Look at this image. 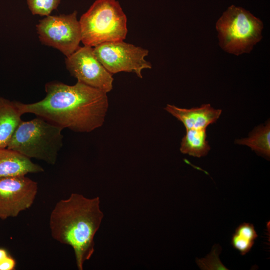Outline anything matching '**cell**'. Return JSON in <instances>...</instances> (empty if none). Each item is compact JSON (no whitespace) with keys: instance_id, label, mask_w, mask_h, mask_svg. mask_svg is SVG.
Returning a JSON list of instances; mask_svg holds the SVG:
<instances>
[{"instance_id":"cell-1","label":"cell","mask_w":270,"mask_h":270,"mask_svg":"<svg viewBox=\"0 0 270 270\" xmlns=\"http://www.w3.org/2000/svg\"><path fill=\"white\" fill-rule=\"evenodd\" d=\"M45 91V98L39 102H18L22 114H33L76 132H90L103 125L108 108L106 92L78 81L72 86L50 82Z\"/></svg>"},{"instance_id":"cell-2","label":"cell","mask_w":270,"mask_h":270,"mask_svg":"<svg viewBox=\"0 0 270 270\" xmlns=\"http://www.w3.org/2000/svg\"><path fill=\"white\" fill-rule=\"evenodd\" d=\"M103 218L98 196L89 198L78 193L59 200L50 213L51 236L72 248L79 270L94 252V238Z\"/></svg>"},{"instance_id":"cell-3","label":"cell","mask_w":270,"mask_h":270,"mask_svg":"<svg viewBox=\"0 0 270 270\" xmlns=\"http://www.w3.org/2000/svg\"><path fill=\"white\" fill-rule=\"evenodd\" d=\"M79 22L82 42L90 47L124 41L128 33L126 16L116 0H96Z\"/></svg>"},{"instance_id":"cell-4","label":"cell","mask_w":270,"mask_h":270,"mask_svg":"<svg viewBox=\"0 0 270 270\" xmlns=\"http://www.w3.org/2000/svg\"><path fill=\"white\" fill-rule=\"evenodd\" d=\"M62 128L37 116L22 121L7 148L30 158L55 164L62 146Z\"/></svg>"},{"instance_id":"cell-5","label":"cell","mask_w":270,"mask_h":270,"mask_svg":"<svg viewBox=\"0 0 270 270\" xmlns=\"http://www.w3.org/2000/svg\"><path fill=\"white\" fill-rule=\"evenodd\" d=\"M220 44L226 51L234 54L248 52L262 38V22L249 12L230 6L216 24Z\"/></svg>"},{"instance_id":"cell-6","label":"cell","mask_w":270,"mask_h":270,"mask_svg":"<svg viewBox=\"0 0 270 270\" xmlns=\"http://www.w3.org/2000/svg\"><path fill=\"white\" fill-rule=\"evenodd\" d=\"M36 27L40 42L58 50L66 57L80 47L82 33L76 10L68 14L46 16Z\"/></svg>"},{"instance_id":"cell-7","label":"cell","mask_w":270,"mask_h":270,"mask_svg":"<svg viewBox=\"0 0 270 270\" xmlns=\"http://www.w3.org/2000/svg\"><path fill=\"white\" fill-rule=\"evenodd\" d=\"M93 49L98 60L112 74L124 72L135 73L142 78V71L152 68L151 64L144 58L148 50L124 41L102 44Z\"/></svg>"},{"instance_id":"cell-8","label":"cell","mask_w":270,"mask_h":270,"mask_svg":"<svg viewBox=\"0 0 270 270\" xmlns=\"http://www.w3.org/2000/svg\"><path fill=\"white\" fill-rule=\"evenodd\" d=\"M66 68L71 76L90 86L106 93L112 89L114 78L96 56L92 47L80 46L66 57Z\"/></svg>"},{"instance_id":"cell-9","label":"cell","mask_w":270,"mask_h":270,"mask_svg":"<svg viewBox=\"0 0 270 270\" xmlns=\"http://www.w3.org/2000/svg\"><path fill=\"white\" fill-rule=\"evenodd\" d=\"M38 183L26 176L0 178V219L16 217L33 204Z\"/></svg>"},{"instance_id":"cell-10","label":"cell","mask_w":270,"mask_h":270,"mask_svg":"<svg viewBox=\"0 0 270 270\" xmlns=\"http://www.w3.org/2000/svg\"><path fill=\"white\" fill-rule=\"evenodd\" d=\"M164 109L180 121L186 130L206 128L208 125L215 122L222 113L221 110L214 109L210 104H204L190 109L168 104Z\"/></svg>"},{"instance_id":"cell-11","label":"cell","mask_w":270,"mask_h":270,"mask_svg":"<svg viewBox=\"0 0 270 270\" xmlns=\"http://www.w3.org/2000/svg\"><path fill=\"white\" fill-rule=\"evenodd\" d=\"M44 170L42 166L21 154L8 148H0V178L26 176Z\"/></svg>"},{"instance_id":"cell-12","label":"cell","mask_w":270,"mask_h":270,"mask_svg":"<svg viewBox=\"0 0 270 270\" xmlns=\"http://www.w3.org/2000/svg\"><path fill=\"white\" fill-rule=\"evenodd\" d=\"M22 115L18 101L0 96V148H7Z\"/></svg>"},{"instance_id":"cell-13","label":"cell","mask_w":270,"mask_h":270,"mask_svg":"<svg viewBox=\"0 0 270 270\" xmlns=\"http://www.w3.org/2000/svg\"><path fill=\"white\" fill-rule=\"evenodd\" d=\"M186 130V134L182 140L180 152L198 158L206 156L210 150L206 140V128Z\"/></svg>"},{"instance_id":"cell-14","label":"cell","mask_w":270,"mask_h":270,"mask_svg":"<svg viewBox=\"0 0 270 270\" xmlns=\"http://www.w3.org/2000/svg\"><path fill=\"white\" fill-rule=\"evenodd\" d=\"M235 143L246 145L251 149L267 157L270 156V124L256 128L247 138L236 140Z\"/></svg>"},{"instance_id":"cell-15","label":"cell","mask_w":270,"mask_h":270,"mask_svg":"<svg viewBox=\"0 0 270 270\" xmlns=\"http://www.w3.org/2000/svg\"><path fill=\"white\" fill-rule=\"evenodd\" d=\"M257 237L254 225L244 222L236 229L232 238L231 244L242 255H244L251 250Z\"/></svg>"},{"instance_id":"cell-16","label":"cell","mask_w":270,"mask_h":270,"mask_svg":"<svg viewBox=\"0 0 270 270\" xmlns=\"http://www.w3.org/2000/svg\"><path fill=\"white\" fill-rule=\"evenodd\" d=\"M60 0H26L30 10L34 15L47 16L58 6Z\"/></svg>"},{"instance_id":"cell-17","label":"cell","mask_w":270,"mask_h":270,"mask_svg":"<svg viewBox=\"0 0 270 270\" xmlns=\"http://www.w3.org/2000/svg\"><path fill=\"white\" fill-rule=\"evenodd\" d=\"M218 248H215L213 252L205 258L197 260V264L201 268L208 270H227L218 259Z\"/></svg>"},{"instance_id":"cell-18","label":"cell","mask_w":270,"mask_h":270,"mask_svg":"<svg viewBox=\"0 0 270 270\" xmlns=\"http://www.w3.org/2000/svg\"><path fill=\"white\" fill-rule=\"evenodd\" d=\"M16 266L15 260L10 254L0 261V270H13Z\"/></svg>"},{"instance_id":"cell-19","label":"cell","mask_w":270,"mask_h":270,"mask_svg":"<svg viewBox=\"0 0 270 270\" xmlns=\"http://www.w3.org/2000/svg\"><path fill=\"white\" fill-rule=\"evenodd\" d=\"M9 255L6 250L3 248H0V261L6 258Z\"/></svg>"}]
</instances>
